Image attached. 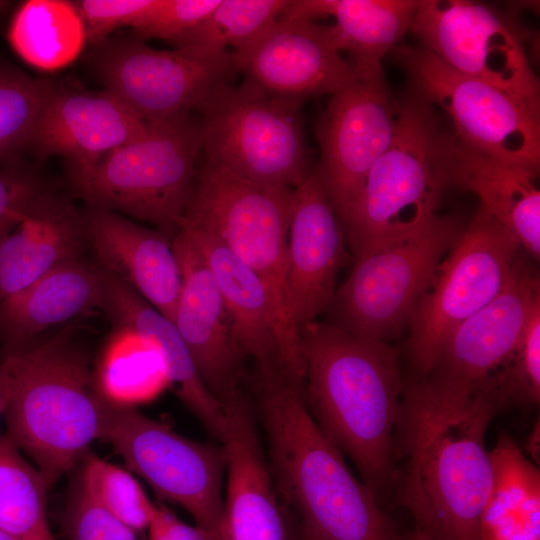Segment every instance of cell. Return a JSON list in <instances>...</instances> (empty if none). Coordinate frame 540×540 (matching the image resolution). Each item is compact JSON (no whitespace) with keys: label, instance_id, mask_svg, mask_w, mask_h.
Listing matches in <instances>:
<instances>
[{"label":"cell","instance_id":"obj_1","mask_svg":"<svg viewBox=\"0 0 540 540\" xmlns=\"http://www.w3.org/2000/svg\"><path fill=\"white\" fill-rule=\"evenodd\" d=\"M497 414L479 394H451L422 379L404 386L394 487L415 529L434 540H480L493 478L485 436Z\"/></svg>","mask_w":540,"mask_h":540},{"label":"cell","instance_id":"obj_2","mask_svg":"<svg viewBox=\"0 0 540 540\" xmlns=\"http://www.w3.org/2000/svg\"><path fill=\"white\" fill-rule=\"evenodd\" d=\"M299 334L310 414L379 500L397 473L395 431L404 391L399 352L387 341L317 320Z\"/></svg>","mask_w":540,"mask_h":540},{"label":"cell","instance_id":"obj_3","mask_svg":"<svg viewBox=\"0 0 540 540\" xmlns=\"http://www.w3.org/2000/svg\"><path fill=\"white\" fill-rule=\"evenodd\" d=\"M257 383L270 470L299 527L317 540H405L311 416L304 385L283 370L257 373Z\"/></svg>","mask_w":540,"mask_h":540},{"label":"cell","instance_id":"obj_4","mask_svg":"<svg viewBox=\"0 0 540 540\" xmlns=\"http://www.w3.org/2000/svg\"><path fill=\"white\" fill-rule=\"evenodd\" d=\"M11 376L6 436L52 485L100 437L103 395L68 328L3 357Z\"/></svg>","mask_w":540,"mask_h":540},{"label":"cell","instance_id":"obj_5","mask_svg":"<svg viewBox=\"0 0 540 540\" xmlns=\"http://www.w3.org/2000/svg\"><path fill=\"white\" fill-rule=\"evenodd\" d=\"M294 189L252 182L203 164L181 225L204 231L263 283L285 372L304 383L302 344L291 311L286 251Z\"/></svg>","mask_w":540,"mask_h":540},{"label":"cell","instance_id":"obj_6","mask_svg":"<svg viewBox=\"0 0 540 540\" xmlns=\"http://www.w3.org/2000/svg\"><path fill=\"white\" fill-rule=\"evenodd\" d=\"M453 139L426 100L412 93L398 102L392 142L343 223L355 259L417 231L437 214L451 184Z\"/></svg>","mask_w":540,"mask_h":540},{"label":"cell","instance_id":"obj_7","mask_svg":"<svg viewBox=\"0 0 540 540\" xmlns=\"http://www.w3.org/2000/svg\"><path fill=\"white\" fill-rule=\"evenodd\" d=\"M202 147L199 117L149 122L131 142L70 174L89 206L151 223L174 237L193 195Z\"/></svg>","mask_w":540,"mask_h":540},{"label":"cell","instance_id":"obj_8","mask_svg":"<svg viewBox=\"0 0 540 540\" xmlns=\"http://www.w3.org/2000/svg\"><path fill=\"white\" fill-rule=\"evenodd\" d=\"M301 105L247 80L221 88L198 111L204 164L252 182L295 189L312 173Z\"/></svg>","mask_w":540,"mask_h":540},{"label":"cell","instance_id":"obj_9","mask_svg":"<svg viewBox=\"0 0 540 540\" xmlns=\"http://www.w3.org/2000/svg\"><path fill=\"white\" fill-rule=\"evenodd\" d=\"M464 226L436 214L417 231L355 259L329 309L335 322L358 336L386 341L411 321L432 277Z\"/></svg>","mask_w":540,"mask_h":540},{"label":"cell","instance_id":"obj_10","mask_svg":"<svg viewBox=\"0 0 540 540\" xmlns=\"http://www.w3.org/2000/svg\"><path fill=\"white\" fill-rule=\"evenodd\" d=\"M515 237L479 206L436 269L411 319L410 359L421 378L450 334L495 298L520 257Z\"/></svg>","mask_w":540,"mask_h":540},{"label":"cell","instance_id":"obj_11","mask_svg":"<svg viewBox=\"0 0 540 540\" xmlns=\"http://www.w3.org/2000/svg\"><path fill=\"white\" fill-rule=\"evenodd\" d=\"M99 439L109 443L160 499L179 505L196 525L221 537L227 464L222 444L189 439L134 406L104 396Z\"/></svg>","mask_w":540,"mask_h":540},{"label":"cell","instance_id":"obj_12","mask_svg":"<svg viewBox=\"0 0 540 540\" xmlns=\"http://www.w3.org/2000/svg\"><path fill=\"white\" fill-rule=\"evenodd\" d=\"M90 52V65L104 89L151 123L198 113L236 74L228 50H157L132 35L109 37Z\"/></svg>","mask_w":540,"mask_h":540},{"label":"cell","instance_id":"obj_13","mask_svg":"<svg viewBox=\"0 0 540 540\" xmlns=\"http://www.w3.org/2000/svg\"><path fill=\"white\" fill-rule=\"evenodd\" d=\"M409 31L452 69L509 94L540 117V83L526 32L511 13L466 0H418Z\"/></svg>","mask_w":540,"mask_h":540},{"label":"cell","instance_id":"obj_14","mask_svg":"<svg viewBox=\"0 0 540 540\" xmlns=\"http://www.w3.org/2000/svg\"><path fill=\"white\" fill-rule=\"evenodd\" d=\"M417 94L451 119L455 139L494 159L540 169V117L509 94L452 69L429 51L392 50Z\"/></svg>","mask_w":540,"mask_h":540},{"label":"cell","instance_id":"obj_15","mask_svg":"<svg viewBox=\"0 0 540 540\" xmlns=\"http://www.w3.org/2000/svg\"><path fill=\"white\" fill-rule=\"evenodd\" d=\"M398 102L384 76L356 80L330 96L316 124L313 172L342 227L376 161L395 135Z\"/></svg>","mask_w":540,"mask_h":540},{"label":"cell","instance_id":"obj_16","mask_svg":"<svg viewBox=\"0 0 540 540\" xmlns=\"http://www.w3.org/2000/svg\"><path fill=\"white\" fill-rule=\"evenodd\" d=\"M236 73L267 94L303 103L334 95L356 81L328 26L280 16L231 52Z\"/></svg>","mask_w":540,"mask_h":540},{"label":"cell","instance_id":"obj_17","mask_svg":"<svg viewBox=\"0 0 540 540\" xmlns=\"http://www.w3.org/2000/svg\"><path fill=\"white\" fill-rule=\"evenodd\" d=\"M539 303V276L520 259L499 294L453 330L421 379L452 394L475 395L515 346Z\"/></svg>","mask_w":540,"mask_h":540},{"label":"cell","instance_id":"obj_18","mask_svg":"<svg viewBox=\"0 0 540 540\" xmlns=\"http://www.w3.org/2000/svg\"><path fill=\"white\" fill-rule=\"evenodd\" d=\"M172 248L181 274L174 324L204 384L225 405L241 390L245 357L233 338L216 280L184 229L174 236Z\"/></svg>","mask_w":540,"mask_h":540},{"label":"cell","instance_id":"obj_19","mask_svg":"<svg viewBox=\"0 0 540 540\" xmlns=\"http://www.w3.org/2000/svg\"><path fill=\"white\" fill-rule=\"evenodd\" d=\"M227 485L222 540H287L286 510L261 445L255 409L242 389L224 405Z\"/></svg>","mask_w":540,"mask_h":540},{"label":"cell","instance_id":"obj_20","mask_svg":"<svg viewBox=\"0 0 540 540\" xmlns=\"http://www.w3.org/2000/svg\"><path fill=\"white\" fill-rule=\"evenodd\" d=\"M147 122L119 97L57 87L32 131L27 151L40 158L59 156L70 171L90 167L140 136Z\"/></svg>","mask_w":540,"mask_h":540},{"label":"cell","instance_id":"obj_21","mask_svg":"<svg viewBox=\"0 0 540 540\" xmlns=\"http://www.w3.org/2000/svg\"><path fill=\"white\" fill-rule=\"evenodd\" d=\"M347 262L342 224L312 172L294 189L286 251V280L294 322L328 310Z\"/></svg>","mask_w":540,"mask_h":540},{"label":"cell","instance_id":"obj_22","mask_svg":"<svg viewBox=\"0 0 540 540\" xmlns=\"http://www.w3.org/2000/svg\"><path fill=\"white\" fill-rule=\"evenodd\" d=\"M84 216L96 264L174 323L181 291L174 237L101 207L89 206Z\"/></svg>","mask_w":540,"mask_h":540},{"label":"cell","instance_id":"obj_23","mask_svg":"<svg viewBox=\"0 0 540 540\" xmlns=\"http://www.w3.org/2000/svg\"><path fill=\"white\" fill-rule=\"evenodd\" d=\"M102 274L100 309L116 330L131 332L157 351L168 384L206 430L222 443L227 426L225 406L204 384L175 324L121 280L103 269Z\"/></svg>","mask_w":540,"mask_h":540},{"label":"cell","instance_id":"obj_24","mask_svg":"<svg viewBox=\"0 0 540 540\" xmlns=\"http://www.w3.org/2000/svg\"><path fill=\"white\" fill-rule=\"evenodd\" d=\"M88 245L84 213L68 197L51 190L0 240V301L83 257Z\"/></svg>","mask_w":540,"mask_h":540},{"label":"cell","instance_id":"obj_25","mask_svg":"<svg viewBox=\"0 0 540 540\" xmlns=\"http://www.w3.org/2000/svg\"><path fill=\"white\" fill-rule=\"evenodd\" d=\"M102 269L83 257L66 262L0 301L4 356L26 348L48 328L101 307Z\"/></svg>","mask_w":540,"mask_h":540},{"label":"cell","instance_id":"obj_26","mask_svg":"<svg viewBox=\"0 0 540 540\" xmlns=\"http://www.w3.org/2000/svg\"><path fill=\"white\" fill-rule=\"evenodd\" d=\"M418 0H292L285 17H334L335 47L347 53L356 80L384 76V57L410 30Z\"/></svg>","mask_w":540,"mask_h":540},{"label":"cell","instance_id":"obj_27","mask_svg":"<svg viewBox=\"0 0 540 540\" xmlns=\"http://www.w3.org/2000/svg\"><path fill=\"white\" fill-rule=\"evenodd\" d=\"M451 184L474 193L488 214L529 255H540L539 171L503 162L460 144L453 135Z\"/></svg>","mask_w":540,"mask_h":540},{"label":"cell","instance_id":"obj_28","mask_svg":"<svg viewBox=\"0 0 540 540\" xmlns=\"http://www.w3.org/2000/svg\"><path fill=\"white\" fill-rule=\"evenodd\" d=\"M208 264L228 313L233 338L258 372L284 370L266 289L258 276L212 235L181 225ZM285 371V370H284Z\"/></svg>","mask_w":540,"mask_h":540},{"label":"cell","instance_id":"obj_29","mask_svg":"<svg viewBox=\"0 0 540 540\" xmlns=\"http://www.w3.org/2000/svg\"><path fill=\"white\" fill-rule=\"evenodd\" d=\"M489 453L493 478L480 517V540H540L538 465L504 434Z\"/></svg>","mask_w":540,"mask_h":540},{"label":"cell","instance_id":"obj_30","mask_svg":"<svg viewBox=\"0 0 540 540\" xmlns=\"http://www.w3.org/2000/svg\"><path fill=\"white\" fill-rule=\"evenodd\" d=\"M8 40L18 56L42 71L71 64L87 43L85 27L73 1L28 0L15 10Z\"/></svg>","mask_w":540,"mask_h":540},{"label":"cell","instance_id":"obj_31","mask_svg":"<svg viewBox=\"0 0 540 540\" xmlns=\"http://www.w3.org/2000/svg\"><path fill=\"white\" fill-rule=\"evenodd\" d=\"M50 486L17 446L0 434V528L20 540H54L47 518Z\"/></svg>","mask_w":540,"mask_h":540},{"label":"cell","instance_id":"obj_32","mask_svg":"<svg viewBox=\"0 0 540 540\" xmlns=\"http://www.w3.org/2000/svg\"><path fill=\"white\" fill-rule=\"evenodd\" d=\"M107 346L99 364L96 383L108 400L127 406L155 398L168 384L157 351L125 330Z\"/></svg>","mask_w":540,"mask_h":540},{"label":"cell","instance_id":"obj_33","mask_svg":"<svg viewBox=\"0 0 540 540\" xmlns=\"http://www.w3.org/2000/svg\"><path fill=\"white\" fill-rule=\"evenodd\" d=\"M57 87L0 63V167L22 159L39 114Z\"/></svg>","mask_w":540,"mask_h":540},{"label":"cell","instance_id":"obj_34","mask_svg":"<svg viewBox=\"0 0 540 540\" xmlns=\"http://www.w3.org/2000/svg\"><path fill=\"white\" fill-rule=\"evenodd\" d=\"M476 394L497 411L538 406L540 401V303L532 310L512 350L485 378Z\"/></svg>","mask_w":540,"mask_h":540},{"label":"cell","instance_id":"obj_35","mask_svg":"<svg viewBox=\"0 0 540 540\" xmlns=\"http://www.w3.org/2000/svg\"><path fill=\"white\" fill-rule=\"evenodd\" d=\"M291 3L292 0H221L203 21L173 44L176 48H239L269 23L282 16Z\"/></svg>","mask_w":540,"mask_h":540},{"label":"cell","instance_id":"obj_36","mask_svg":"<svg viewBox=\"0 0 540 540\" xmlns=\"http://www.w3.org/2000/svg\"><path fill=\"white\" fill-rule=\"evenodd\" d=\"M79 483L107 512L137 533L147 530L156 511L140 483L127 470L86 453Z\"/></svg>","mask_w":540,"mask_h":540},{"label":"cell","instance_id":"obj_37","mask_svg":"<svg viewBox=\"0 0 540 540\" xmlns=\"http://www.w3.org/2000/svg\"><path fill=\"white\" fill-rule=\"evenodd\" d=\"M51 190L43 176L23 159L0 167V240Z\"/></svg>","mask_w":540,"mask_h":540},{"label":"cell","instance_id":"obj_38","mask_svg":"<svg viewBox=\"0 0 540 540\" xmlns=\"http://www.w3.org/2000/svg\"><path fill=\"white\" fill-rule=\"evenodd\" d=\"M64 512L68 540H140L137 532L102 508L78 482Z\"/></svg>","mask_w":540,"mask_h":540},{"label":"cell","instance_id":"obj_39","mask_svg":"<svg viewBox=\"0 0 540 540\" xmlns=\"http://www.w3.org/2000/svg\"><path fill=\"white\" fill-rule=\"evenodd\" d=\"M221 0H157L132 36L140 40L164 39L171 43L203 21Z\"/></svg>","mask_w":540,"mask_h":540},{"label":"cell","instance_id":"obj_40","mask_svg":"<svg viewBox=\"0 0 540 540\" xmlns=\"http://www.w3.org/2000/svg\"><path fill=\"white\" fill-rule=\"evenodd\" d=\"M83 21L87 42L92 46L110 37L119 28L139 25L157 0L73 1Z\"/></svg>","mask_w":540,"mask_h":540},{"label":"cell","instance_id":"obj_41","mask_svg":"<svg viewBox=\"0 0 540 540\" xmlns=\"http://www.w3.org/2000/svg\"><path fill=\"white\" fill-rule=\"evenodd\" d=\"M147 531L149 540H222L207 529L183 522L169 508L158 504Z\"/></svg>","mask_w":540,"mask_h":540},{"label":"cell","instance_id":"obj_42","mask_svg":"<svg viewBox=\"0 0 540 540\" xmlns=\"http://www.w3.org/2000/svg\"><path fill=\"white\" fill-rule=\"evenodd\" d=\"M11 394V376L5 360L0 361V419Z\"/></svg>","mask_w":540,"mask_h":540},{"label":"cell","instance_id":"obj_43","mask_svg":"<svg viewBox=\"0 0 540 540\" xmlns=\"http://www.w3.org/2000/svg\"><path fill=\"white\" fill-rule=\"evenodd\" d=\"M540 424L539 419L535 422L531 432L529 433L525 442L524 454L536 465L539 464V450H540Z\"/></svg>","mask_w":540,"mask_h":540},{"label":"cell","instance_id":"obj_44","mask_svg":"<svg viewBox=\"0 0 540 540\" xmlns=\"http://www.w3.org/2000/svg\"><path fill=\"white\" fill-rule=\"evenodd\" d=\"M287 540H317V539L308 535L300 527L296 530H293L292 528L289 527V524H288Z\"/></svg>","mask_w":540,"mask_h":540},{"label":"cell","instance_id":"obj_45","mask_svg":"<svg viewBox=\"0 0 540 540\" xmlns=\"http://www.w3.org/2000/svg\"><path fill=\"white\" fill-rule=\"evenodd\" d=\"M12 6H13L12 1L0 0V28L2 26V23L5 17L10 12Z\"/></svg>","mask_w":540,"mask_h":540},{"label":"cell","instance_id":"obj_46","mask_svg":"<svg viewBox=\"0 0 540 540\" xmlns=\"http://www.w3.org/2000/svg\"><path fill=\"white\" fill-rule=\"evenodd\" d=\"M408 540H434V539L426 535L425 533L415 529L414 532L411 534V536L408 538Z\"/></svg>","mask_w":540,"mask_h":540},{"label":"cell","instance_id":"obj_47","mask_svg":"<svg viewBox=\"0 0 540 540\" xmlns=\"http://www.w3.org/2000/svg\"><path fill=\"white\" fill-rule=\"evenodd\" d=\"M0 540H20L0 528Z\"/></svg>","mask_w":540,"mask_h":540}]
</instances>
